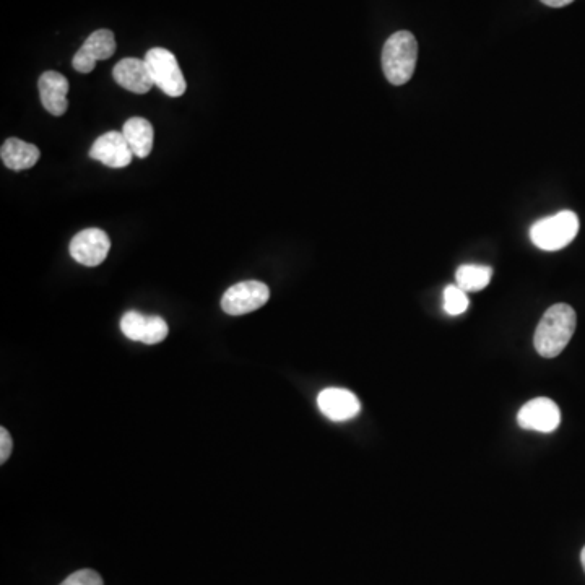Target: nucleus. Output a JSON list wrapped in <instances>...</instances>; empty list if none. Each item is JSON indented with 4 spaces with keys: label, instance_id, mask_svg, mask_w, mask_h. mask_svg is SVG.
Segmentation results:
<instances>
[{
    "label": "nucleus",
    "instance_id": "nucleus-1",
    "mask_svg": "<svg viewBox=\"0 0 585 585\" xmlns=\"http://www.w3.org/2000/svg\"><path fill=\"white\" fill-rule=\"evenodd\" d=\"M576 311L569 304L559 303L551 306L538 322L533 345L543 358H556L568 347L576 332Z\"/></svg>",
    "mask_w": 585,
    "mask_h": 585
},
{
    "label": "nucleus",
    "instance_id": "nucleus-2",
    "mask_svg": "<svg viewBox=\"0 0 585 585\" xmlns=\"http://www.w3.org/2000/svg\"><path fill=\"white\" fill-rule=\"evenodd\" d=\"M418 59V43L410 31H397L387 39L382 48V70L395 87L405 83L415 74Z\"/></svg>",
    "mask_w": 585,
    "mask_h": 585
},
{
    "label": "nucleus",
    "instance_id": "nucleus-3",
    "mask_svg": "<svg viewBox=\"0 0 585 585\" xmlns=\"http://www.w3.org/2000/svg\"><path fill=\"white\" fill-rule=\"evenodd\" d=\"M579 217L571 210H563L553 217L542 218L530 228L532 243L542 251H559L576 239Z\"/></svg>",
    "mask_w": 585,
    "mask_h": 585
},
{
    "label": "nucleus",
    "instance_id": "nucleus-4",
    "mask_svg": "<svg viewBox=\"0 0 585 585\" xmlns=\"http://www.w3.org/2000/svg\"><path fill=\"white\" fill-rule=\"evenodd\" d=\"M143 61L147 64L155 87L160 88L165 95L179 98L186 93V78L173 52L165 48H153L147 52Z\"/></svg>",
    "mask_w": 585,
    "mask_h": 585
},
{
    "label": "nucleus",
    "instance_id": "nucleus-5",
    "mask_svg": "<svg viewBox=\"0 0 585 585\" xmlns=\"http://www.w3.org/2000/svg\"><path fill=\"white\" fill-rule=\"evenodd\" d=\"M269 298V286L265 283L256 280L241 282L225 291L221 298V309L230 316H244L265 306Z\"/></svg>",
    "mask_w": 585,
    "mask_h": 585
},
{
    "label": "nucleus",
    "instance_id": "nucleus-6",
    "mask_svg": "<svg viewBox=\"0 0 585 585\" xmlns=\"http://www.w3.org/2000/svg\"><path fill=\"white\" fill-rule=\"evenodd\" d=\"M111 249L108 234L98 228H88L75 234L70 241V256L85 267H98L103 264Z\"/></svg>",
    "mask_w": 585,
    "mask_h": 585
},
{
    "label": "nucleus",
    "instance_id": "nucleus-7",
    "mask_svg": "<svg viewBox=\"0 0 585 585\" xmlns=\"http://www.w3.org/2000/svg\"><path fill=\"white\" fill-rule=\"evenodd\" d=\"M122 334L129 340L145 345H156L168 337L169 327L160 316H143L140 312L129 311L121 319Z\"/></svg>",
    "mask_w": 585,
    "mask_h": 585
},
{
    "label": "nucleus",
    "instance_id": "nucleus-8",
    "mask_svg": "<svg viewBox=\"0 0 585 585\" xmlns=\"http://www.w3.org/2000/svg\"><path fill=\"white\" fill-rule=\"evenodd\" d=\"M517 423L522 429H530L538 433H553L561 423V410L553 400L538 397L520 408Z\"/></svg>",
    "mask_w": 585,
    "mask_h": 585
},
{
    "label": "nucleus",
    "instance_id": "nucleus-9",
    "mask_svg": "<svg viewBox=\"0 0 585 585\" xmlns=\"http://www.w3.org/2000/svg\"><path fill=\"white\" fill-rule=\"evenodd\" d=\"M116 52V39L113 31L98 30L88 36L82 48L74 56V69L80 74H90L95 69L96 62L106 61Z\"/></svg>",
    "mask_w": 585,
    "mask_h": 585
},
{
    "label": "nucleus",
    "instance_id": "nucleus-10",
    "mask_svg": "<svg viewBox=\"0 0 585 585\" xmlns=\"http://www.w3.org/2000/svg\"><path fill=\"white\" fill-rule=\"evenodd\" d=\"M90 158L100 161L108 168L119 169L130 165L134 153L127 145L122 132L111 130L95 140L90 150Z\"/></svg>",
    "mask_w": 585,
    "mask_h": 585
},
{
    "label": "nucleus",
    "instance_id": "nucleus-11",
    "mask_svg": "<svg viewBox=\"0 0 585 585\" xmlns=\"http://www.w3.org/2000/svg\"><path fill=\"white\" fill-rule=\"evenodd\" d=\"M317 407L329 420L347 421L361 412V403L353 392L347 389L329 387L317 397Z\"/></svg>",
    "mask_w": 585,
    "mask_h": 585
},
{
    "label": "nucleus",
    "instance_id": "nucleus-12",
    "mask_svg": "<svg viewBox=\"0 0 585 585\" xmlns=\"http://www.w3.org/2000/svg\"><path fill=\"white\" fill-rule=\"evenodd\" d=\"M38 88L43 108L52 116H64L69 108V80L59 72L49 70L39 77Z\"/></svg>",
    "mask_w": 585,
    "mask_h": 585
},
{
    "label": "nucleus",
    "instance_id": "nucleus-13",
    "mask_svg": "<svg viewBox=\"0 0 585 585\" xmlns=\"http://www.w3.org/2000/svg\"><path fill=\"white\" fill-rule=\"evenodd\" d=\"M113 77L119 87L137 93V95H145L155 87L147 64L145 61L135 59V57H127V59L117 62L113 70Z\"/></svg>",
    "mask_w": 585,
    "mask_h": 585
},
{
    "label": "nucleus",
    "instance_id": "nucleus-14",
    "mask_svg": "<svg viewBox=\"0 0 585 585\" xmlns=\"http://www.w3.org/2000/svg\"><path fill=\"white\" fill-rule=\"evenodd\" d=\"M39 155L41 153L36 145L23 142L20 139L5 140L4 145L0 148L2 163L13 171L33 168L38 163Z\"/></svg>",
    "mask_w": 585,
    "mask_h": 585
},
{
    "label": "nucleus",
    "instance_id": "nucleus-15",
    "mask_svg": "<svg viewBox=\"0 0 585 585\" xmlns=\"http://www.w3.org/2000/svg\"><path fill=\"white\" fill-rule=\"evenodd\" d=\"M122 135L137 158H147L153 150V126L143 117H130L122 127Z\"/></svg>",
    "mask_w": 585,
    "mask_h": 585
},
{
    "label": "nucleus",
    "instance_id": "nucleus-16",
    "mask_svg": "<svg viewBox=\"0 0 585 585\" xmlns=\"http://www.w3.org/2000/svg\"><path fill=\"white\" fill-rule=\"evenodd\" d=\"M491 277H493V270L486 265H462L455 273L457 286L467 293L485 290L486 286L490 285Z\"/></svg>",
    "mask_w": 585,
    "mask_h": 585
},
{
    "label": "nucleus",
    "instance_id": "nucleus-17",
    "mask_svg": "<svg viewBox=\"0 0 585 585\" xmlns=\"http://www.w3.org/2000/svg\"><path fill=\"white\" fill-rule=\"evenodd\" d=\"M468 308L467 291L462 290L460 286L449 285L444 290V311L449 316H460Z\"/></svg>",
    "mask_w": 585,
    "mask_h": 585
},
{
    "label": "nucleus",
    "instance_id": "nucleus-18",
    "mask_svg": "<svg viewBox=\"0 0 585 585\" xmlns=\"http://www.w3.org/2000/svg\"><path fill=\"white\" fill-rule=\"evenodd\" d=\"M61 585H103V579L96 571L82 569L70 574Z\"/></svg>",
    "mask_w": 585,
    "mask_h": 585
},
{
    "label": "nucleus",
    "instance_id": "nucleus-19",
    "mask_svg": "<svg viewBox=\"0 0 585 585\" xmlns=\"http://www.w3.org/2000/svg\"><path fill=\"white\" fill-rule=\"evenodd\" d=\"M13 441L9 431L0 428V464H5L12 454Z\"/></svg>",
    "mask_w": 585,
    "mask_h": 585
},
{
    "label": "nucleus",
    "instance_id": "nucleus-20",
    "mask_svg": "<svg viewBox=\"0 0 585 585\" xmlns=\"http://www.w3.org/2000/svg\"><path fill=\"white\" fill-rule=\"evenodd\" d=\"M542 2L548 7H553V9H561V7L572 4L574 0H542Z\"/></svg>",
    "mask_w": 585,
    "mask_h": 585
},
{
    "label": "nucleus",
    "instance_id": "nucleus-21",
    "mask_svg": "<svg viewBox=\"0 0 585 585\" xmlns=\"http://www.w3.org/2000/svg\"><path fill=\"white\" fill-rule=\"evenodd\" d=\"M581 563H582V568H584V571H585V546H584V548H582V551H581Z\"/></svg>",
    "mask_w": 585,
    "mask_h": 585
}]
</instances>
